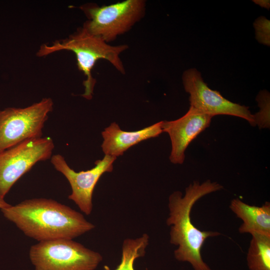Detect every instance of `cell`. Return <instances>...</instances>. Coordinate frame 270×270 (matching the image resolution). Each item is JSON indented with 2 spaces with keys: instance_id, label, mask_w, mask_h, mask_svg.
<instances>
[{
  "instance_id": "cell-6",
  "label": "cell",
  "mask_w": 270,
  "mask_h": 270,
  "mask_svg": "<svg viewBox=\"0 0 270 270\" xmlns=\"http://www.w3.org/2000/svg\"><path fill=\"white\" fill-rule=\"evenodd\" d=\"M53 105L50 98H44L26 108L0 110V152L24 140L42 137Z\"/></svg>"
},
{
  "instance_id": "cell-15",
  "label": "cell",
  "mask_w": 270,
  "mask_h": 270,
  "mask_svg": "<svg viewBox=\"0 0 270 270\" xmlns=\"http://www.w3.org/2000/svg\"><path fill=\"white\" fill-rule=\"evenodd\" d=\"M260 111L254 114L255 123L260 128H270V94L266 90L260 91L256 98Z\"/></svg>"
},
{
  "instance_id": "cell-11",
  "label": "cell",
  "mask_w": 270,
  "mask_h": 270,
  "mask_svg": "<svg viewBox=\"0 0 270 270\" xmlns=\"http://www.w3.org/2000/svg\"><path fill=\"white\" fill-rule=\"evenodd\" d=\"M162 132V122L135 132L122 130L116 123L112 122L102 132L104 138L102 148L105 155L116 158L130 147L158 136Z\"/></svg>"
},
{
  "instance_id": "cell-12",
  "label": "cell",
  "mask_w": 270,
  "mask_h": 270,
  "mask_svg": "<svg viewBox=\"0 0 270 270\" xmlns=\"http://www.w3.org/2000/svg\"><path fill=\"white\" fill-rule=\"evenodd\" d=\"M230 208L242 223L238 228L240 234H258L270 236V203L261 206L248 204L238 198L232 200Z\"/></svg>"
},
{
  "instance_id": "cell-5",
  "label": "cell",
  "mask_w": 270,
  "mask_h": 270,
  "mask_svg": "<svg viewBox=\"0 0 270 270\" xmlns=\"http://www.w3.org/2000/svg\"><path fill=\"white\" fill-rule=\"evenodd\" d=\"M80 8L88 18L82 27L108 43L130 30L144 17L146 2L126 0L107 6L86 4Z\"/></svg>"
},
{
  "instance_id": "cell-9",
  "label": "cell",
  "mask_w": 270,
  "mask_h": 270,
  "mask_svg": "<svg viewBox=\"0 0 270 270\" xmlns=\"http://www.w3.org/2000/svg\"><path fill=\"white\" fill-rule=\"evenodd\" d=\"M116 158L105 155L97 160L96 166L86 171L76 172L71 168L64 158L60 154L51 157L50 162L56 170L61 172L68 181L72 194L68 198L75 202L80 210L90 215L92 210V196L94 188L100 176L113 170V162Z\"/></svg>"
},
{
  "instance_id": "cell-10",
  "label": "cell",
  "mask_w": 270,
  "mask_h": 270,
  "mask_svg": "<svg viewBox=\"0 0 270 270\" xmlns=\"http://www.w3.org/2000/svg\"><path fill=\"white\" fill-rule=\"evenodd\" d=\"M212 118L190 106L187 112L178 119L162 121V132H167L171 140L170 156L171 162L174 164L184 162L186 148L200 133L210 126Z\"/></svg>"
},
{
  "instance_id": "cell-3",
  "label": "cell",
  "mask_w": 270,
  "mask_h": 270,
  "mask_svg": "<svg viewBox=\"0 0 270 270\" xmlns=\"http://www.w3.org/2000/svg\"><path fill=\"white\" fill-rule=\"evenodd\" d=\"M128 48L126 44L110 45L82 27L65 40L55 42L50 46L42 45L37 55L42 56L61 50L73 52L76 56L78 70L86 76L83 82L85 90L82 96L90 100L92 98L96 82L92 75V70L96 62L100 59L106 60L124 74L125 70L120 55Z\"/></svg>"
},
{
  "instance_id": "cell-7",
  "label": "cell",
  "mask_w": 270,
  "mask_h": 270,
  "mask_svg": "<svg viewBox=\"0 0 270 270\" xmlns=\"http://www.w3.org/2000/svg\"><path fill=\"white\" fill-rule=\"evenodd\" d=\"M54 148L49 136L28 140L0 152V195L4 198L12 186L37 162L51 158Z\"/></svg>"
},
{
  "instance_id": "cell-18",
  "label": "cell",
  "mask_w": 270,
  "mask_h": 270,
  "mask_svg": "<svg viewBox=\"0 0 270 270\" xmlns=\"http://www.w3.org/2000/svg\"><path fill=\"white\" fill-rule=\"evenodd\" d=\"M10 206V204L6 202L4 200V198L0 195V208L2 209L4 208H6L9 206Z\"/></svg>"
},
{
  "instance_id": "cell-17",
  "label": "cell",
  "mask_w": 270,
  "mask_h": 270,
  "mask_svg": "<svg viewBox=\"0 0 270 270\" xmlns=\"http://www.w3.org/2000/svg\"><path fill=\"white\" fill-rule=\"evenodd\" d=\"M254 3L259 5L260 6L266 9H269L270 6V0H252Z\"/></svg>"
},
{
  "instance_id": "cell-13",
  "label": "cell",
  "mask_w": 270,
  "mask_h": 270,
  "mask_svg": "<svg viewBox=\"0 0 270 270\" xmlns=\"http://www.w3.org/2000/svg\"><path fill=\"white\" fill-rule=\"evenodd\" d=\"M246 255L249 270H270V236L253 234Z\"/></svg>"
},
{
  "instance_id": "cell-8",
  "label": "cell",
  "mask_w": 270,
  "mask_h": 270,
  "mask_svg": "<svg viewBox=\"0 0 270 270\" xmlns=\"http://www.w3.org/2000/svg\"><path fill=\"white\" fill-rule=\"evenodd\" d=\"M182 80L186 92L190 94V106L212 117L220 114L232 116L246 120L252 126H256L248 107L232 102L218 92L210 89L196 69L185 70Z\"/></svg>"
},
{
  "instance_id": "cell-1",
  "label": "cell",
  "mask_w": 270,
  "mask_h": 270,
  "mask_svg": "<svg viewBox=\"0 0 270 270\" xmlns=\"http://www.w3.org/2000/svg\"><path fill=\"white\" fill-rule=\"evenodd\" d=\"M0 210L25 235L39 242L72 240L95 228L80 212L52 199L26 200Z\"/></svg>"
},
{
  "instance_id": "cell-14",
  "label": "cell",
  "mask_w": 270,
  "mask_h": 270,
  "mask_svg": "<svg viewBox=\"0 0 270 270\" xmlns=\"http://www.w3.org/2000/svg\"><path fill=\"white\" fill-rule=\"evenodd\" d=\"M148 244L149 236L147 234L136 238L124 240L121 262L114 270H135L134 264L136 260L145 255Z\"/></svg>"
},
{
  "instance_id": "cell-4",
  "label": "cell",
  "mask_w": 270,
  "mask_h": 270,
  "mask_svg": "<svg viewBox=\"0 0 270 270\" xmlns=\"http://www.w3.org/2000/svg\"><path fill=\"white\" fill-rule=\"evenodd\" d=\"M34 270H94L102 255L70 239L40 242L29 252Z\"/></svg>"
},
{
  "instance_id": "cell-16",
  "label": "cell",
  "mask_w": 270,
  "mask_h": 270,
  "mask_svg": "<svg viewBox=\"0 0 270 270\" xmlns=\"http://www.w3.org/2000/svg\"><path fill=\"white\" fill-rule=\"evenodd\" d=\"M256 38L260 44L270 45V22L266 18L260 16L254 22Z\"/></svg>"
},
{
  "instance_id": "cell-2",
  "label": "cell",
  "mask_w": 270,
  "mask_h": 270,
  "mask_svg": "<svg viewBox=\"0 0 270 270\" xmlns=\"http://www.w3.org/2000/svg\"><path fill=\"white\" fill-rule=\"evenodd\" d=\"M222 188V185L210 180L202 184L194 181L186 188L184 196L180 191H175L169 196L166 222L170 226V243L178 246L174 256L178 261L190 263L194 270H212L202 258V248L208 238L220 233L198 229L192 222V209L204 196Z\"/></svg>"
}]
</instances>
